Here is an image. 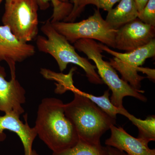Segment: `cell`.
Listing matches in <instances>:
<instances>
[{
    "label": "cell",
    "instance_id": "9c48e42d",
    "mask_svg": "<svg viewBox=\"0 0 155 155\" xmlns=\"http://www.w3.org/2000/svg\"><path fill=\"white\" fill-rule=\"evenodd\" d=\"M155 37V27L137 18L116 30L115 48L132 51L148 44Z\"/></svg>",
    "mask_w": 155,
    "mask_h": 155
},
{
    "label": "cell",
    "instance_id": "603a6c76",
    "mask_svg": "<svg viewBox=\"0 0 155 155\" xmlns=\"http://www.w3.org/2000/svg\"><path fill=\"white\" fill-rule=\"evenodd\" d=\"M60 2H69V0H59ZM72 3H73V7H75L76 5V3H77V0H72Z\"/></svg>",
    "mask_w": 155,
    "mask_h": 155
},
{
    "label": "cell",
    "instance_id": "8992f818",
    "mask_svg": "<svg viewBox=\"0 0 155 155\" xmlns=\"http://www.w3.org/2000/svg\"><path fill=\"white\" fill-rule=\"evenodd\" d=\"M51 23L70 43L74 44L81 39H90L99 41L108 47L115 48L116 30L108 25L99 9H95L93 15L80 22L61 21Z\"/></svg>",
    "mask_w": 155,
    "mask_h": 155
},
{
    "label": "cell",
    "instance_id": "52a82bcc",
    "mask_svg": "<svg viewBox=\"0 0 155 155\" xmlns=\"http://www.w3.org/2000/svg\"><path fill=\"white\" fill-rule=\"evenodd\" d=\"M98 45L103 51L114 56L109 63L120 73L122 80L135 89L141 90V82L145 77L139 75V68L147 59L154 57L155 39L144 46L124 53L115 51L101 43Z\"/></svg>",
    "mask_w": 155,
    "mask_h": 155
},
{
    "label": "cell",
    "instance_id": "30bf717a",
    "mask_svg": "<svg viewBox=\"0 0 155 155\" xmlns=\"http://www.w3.org/2000/svg\"><path fill=\"white\" fill-rule=\"evenodd\" d=\"M5 69L0 66V111L22 115L26 101L25 91L16 78L6 80Z\"/></svg>",
    "mask_w": 155,
    "mask_h": 155
},
{
    "label": "cell",
    "instance_id": "8fae6325",
    "mask_svg": "<svg viewBox=\"0 0 155 155\" xmlns=\"http://www.w3.org/2000/svg\"><path fill=\"white\" fill-rule=\"evenodd\" d=\"M19 117L20 116L14 113L0 116V142L5 141L7 138L4 131L9 130L16 134L20 138L25 155H39L32 149L33 142L37 136L35 128L29 126L26 119L23 123Z\"/></svg>",
    "mask_w": 155,
    "mask_h": 155
},
{
    "label": "cell",
    "instance_id": "7c38bea8",
    "mask_svg": "<svg viewBox=\"0 0 155 155\" xmlns=\"http://www.w3.org/2000/svg\"><path fill=\"white\" fill-rule=\"evenodd\" d=\"M111 136L105 143L116 148L129 155H155V149H151L149 143L143 139L135 138L122 127L113 125L110 128Z\"/></svg>",
    "mask_w": 155,
    "mask_h": 155
},
{
    "label": "cell",
    "instance_id": "44dd1931",
    "mask_svg": "<svg viewBox=\"0 0 155 155\" xmlns=\"http://www.w3.org/2000/svg\"><path fill=\"white\" fill-rule=\"evenodd\" d=\"M108 155H129L125 152L117 149L114 147L107 146Z\"/></svg>",
    "mask_w": 155,
    "mask_h": 155
},
{
    "label": "cell",
    "instance_id": "9a60e30c",
    "mask_svg": "<svg viewBox=\"0 0 155 155\" xmlns=\"http://www.w3.org/2000/svg\"><path fill=\"white\" fill-rule=\"evenodd\" d=\"M39 8L47 9L51 2L53 6V13L50 19L51 23L63 21L69 15L73 8V4L69 2H62L59 0H37Z\"/></svg>",
    "mask_w": 155,
    "mask_h": 155
},
{
    "label": "cell",
    "instance_id": "d6986e66",
    "mask_svg": "<svg viewBox=\"0 0 155 155\" xmlns=\"http://www.w3.org/2000/svg\"><path fill=\"white\" fill-rule=\"evenodd\" d=\"M145 24L155 27V0H149L138 18Z\"/></svg>",
    "mask_w": 155,
    "mask_h": 155
},
{
    "label": "cell",
    "instance_id": "277c9868",
    "mask_svg": "<svg viewBox=\"0 0 155 155\" xmlns=\"http://www.w3.org/2000/svg\"><path fill=\"white\" fill-rule=\"evenodd\" d=\"M74 47L78 51L85 54L88 59L94 61L98 70V74L112 91L110 100L116 107L124 108L123 100L125 97H134L142 101H147L146 97L142 94L144 91L135 89L120 78L109 62L103 59V51L98 43L94 40L81 39L74 43Z\"/></svg>",
    "mask_w": 155,
    "mask_h": 155
},
{
    "label": "cell",
    "instance_id": "5bb4252c",
    "mask_svg": "<svg viewBox=\"0 0 155 155\" xmlns=\"http://www.w3.org/2000/svg\"><path fill=\"white\" fill-rule=\"evenodd\" d=\"M125 116L138 128V138L143 139L146 141L150 142L155 140V116H150L145 120L137 119L133 115L129 114L128 111L123 108L120 113Z\"/></svg>",
    "mask_w": 155,
    "mask_h": 155
},
{
    "label": "cell",
    "instance_id": "2e32d148",
    "mask_svg": "<svg viewBox=\"0 0 155 155\" xmlns=\"http://www.w3.org/2000/svg\"><path fill=\"white\" fill-rule=\"evenodd\" d=\"M70 90L75 91L79 94L86 97L94 103L99 107L101 108L105 113L114 119H116L117 114H120L122 108L119 109L116 107L111 103L110 100V94L109 89L106 91L104 94L101 96H96L81 91L75 87L74 85L71 87Z\"/></svg>",
    "mask_w": 155,
    "mask_h": 155
},
{
    "label": "cell",
    "instance_id": "e0dca14e",
    "mask_svg": "<svg viewBox=\"0 0 155 155\" xmlns=\"http://www.w3.org/2000/svg\"><path fill=\"white\" fill-rule=\"evenodd\" d=\"M120 0H77L76 5L73 7L71 13L64 20V22H74L80 16L85 7L92 5L96 6L98 9L109 11L113 8L114 5Z\"/></svg>",
    "mask_w": 155,
    "mask_h": 155
},
{
    "label": "cell",
    "instance_id": "5b68a950",
    "mask_svg": "<svg viewBox=\"0 0 155 155\" xmlns=\"http://www.w3.org/2000/svg\"><path fill=\"white\" fill-rule=\"evenodd\" d=\"M38 9L37 0H5L2 22L19 40L27 43L38 33Z\"/></svg>",
    "mask_w": 155,
    "mask_h": 155
},
{
    "label": "cell",
    "instance_id": "ba28073f",
    "mask_svg": "<svg viewBox=\"0 0 155 155\" xmlns=\"http://www.w3.org/2000/svg\"><path fill=\"white\" fill-rule=\"evenodd\" d=\"M32 45L21 41L8 26L0 25V61H5L11 71V78H16V65L35 54Z\"/></svg>",
    "mask_w": 155,
    "mask_h": 155
},
{
    "label": "cell",
    "instance_id": "cb8c5ba5",
    "mask_svg": "<svg viewBox=\"0 0 155 155\" xmlns=\"http://www.w3.org/2000/svg\"><path fill=\"white\" fill-rule=\"evenodd\" d=\"M3 0H0V4L2 3V2Z\"/></svg>",
    "mask_w": 155,
    "mask_h": 155
},
{
    "label": "cell",
    "instance_id": "4fadbf2b",
    "mask_svg": "<svg viewBox=\"0 0 155 155\" xmlns=\"http://www.w3.org/2000/svg\"><path fill=\"white\" fill-rule=\"evenodd\" d=\"M114 8L108 11L105 21L111 28H119L138 18V12L134 0H120Z\"/></svg>",
    "mask_w": 155,
    "mask_h": 155
},
{
    "label": "cell",
    "instance_id": "7a4b0ae2",
    "mask_svg": "<svg viewBox=\"0 0 155 155\" xmlns=\"http://www.w3.org/2000/svg\"><path fill=\"white\" fill-rule=\"evenodd\" d=\"M73 99L64 104L65 114L75 127L79 140L92 145L101 143V138L116 119L109 116L86 97L74 90Z\"/></svg>",
    "mask_w": 155,
    "mask_h": 155
},
{
    "label": "cell",
    "instance_id": "6da1fadb",
    "mask_svg": "<svg viewBox=\"0 0 155 155\" xmlns=\"http://www.w3.org/2000/svg\"><path fill=\"white\" fill-rule=\"evenodd\" d=\"M64 104L55 98H45L38 106L34 128L53 153L75 146L79 140L75 127L65 114Z\"/></svg>",
    "mask_w": 155,
    "mask_h": 155
},
{
    "label": "cell",
    "instance_id": "3957f363",
    "mask_svg": "<svg viewBox=\"0 0 155 155\" xmlns=\"http://www.w3.org/2000/svg\"><path fill=\"white\" fill-rule=\"evenodd\" d=\"M41 31L46 37L38 36L36 45L40 51L49 54L58 63L59 69L63 72L69 64L77 65L84 70L90 83L96 84H104L96 71L95 66L86 58L81 57L65 37L59 33L52 25L50 20L45 22Z\"/></svg>",
    "mask_w": 155,
    "mask_h": 155
},
{
    "label": "cell",
    "instance_id": "7402d4cb",
    "mask_svg": "<svg viewBox=\"0 0 155 155\" xmlns=\"http://www.w3.org/2000/svg\"><path fill=\"white\" fill-rule=\"evenodd\" d=\"M149 0H134L139 14L140 13Z\"/></svg>",
    "mask_w": 155,
    "mask_h": 155
},
{
    "label": "cell",
    "instance_id": "ac0fdd59",
    "mask_svg": "<svg viewBox=\"0 0 155 155\" xmlns=\"http://www.w3.org/2000/svg\"><path fill=\"white\" fill-rule=\"evenodd\" d=\"M53 155H108L107 147L92 145L79 140L74 146Z\"/></svg>",
    "mask_w": 155,
    "mask_h": 155
},
{
    "label": "cell",
    "instance_id": "ffe728a7",
    "mask_svg": "<svg viewBox=\"0 0 155 155\" xmlns=\"http://www.w3.org/2000/svg\"><path fill=\"white\" fill-rule=\"evenodd\" d=\"M139 72H141L144 74H147V77L153 81L155 80V69H150L148 68H143L140 67Z\"/></svg>",
    "mask_w": 155,
    "mask_h": 155
}]
</instances>
